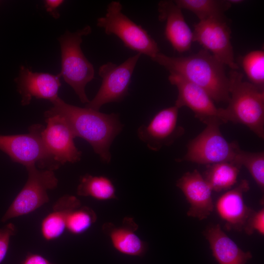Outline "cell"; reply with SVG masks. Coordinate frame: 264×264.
I'll use <instances>...</instances> for the list:
<instances>
[{
	"mask_svg": "<svg viewBox=\"0 0 264 264\" xmlns=\"http://www.w3.org/2000/svg\"><path fill=\"white\" fill-rule=\"evenodd\" d=\"M235 164L245 167L259 186L264 189V152H250L240 150L235 158Z\"/></svg>",
	"mask_w": 264,
	"mask_h": 264,
	"instance_id": "obj_25",
	"label": "cell"
},
{
	"mask_svg": "<svg viewBox=\"0 0 264 264\" xmlns=\"http://www.w3.org/2000/svg\"><path fill=\"white\" fill-rule=\"evenodd\" d=\"M77 194L80 196L90 197L101 201L116 198L114 185L109 178L90 174L81 177Z\"/></svg>",
	"mask_w": 264,
	"mask_h": 264,
	"instance_id": "obj_22",
	"label": "cell"
},
{
	"mask_svg": "<svg viewBox=\"0 0 264 264\" xmlns=\"http://www.w3.org/2000/svg\"><path fill=\"white\" fill-rule=\"evenodd\" d=\"M220 125L218 123L206 125L203 131L189 142L185 154L176 161L207 165L223 162L235 163L241 148L237 142H228L223 137Z\"/></svg>",
	"mask_w": 264,
	"mask_h": 264,
	"instance_id": "obj_6",
	"label": "cell"
},
{
	"mask_svg": "<svg viewBox=\"0 0 264 264\" xmlns=\"http://www.w3.org/2000/svg\"><path fill=\"white\" fill-rule=\"evenodd\" d=\"M194 27L193 42H198L232 70L239 68L234 60L231 29L224 15L199 21Z\"/></svg>",
	"mask_w": 264,
	"mask_h": 264,
	"instance_id": "obj_10",
	"label": "cell"
},
{
	"mask_svg": "<svg viewBox=\"0 0 264 264\" xmlns=\"http://www.w3.org/2000/svg\"><path fill=\"white\" fill-rule=\"evenodd\" d=\"M26 169L27 181L2 218V222L28 215L47 203V191L57 186L58 180L53 171L40 170L35 165Z\"/></svg>",
	"mask_w": 264,
	"mask_h": 264,
	"instance_id": "obj_8",
	"label": "cell"
},
{
	"mask_svg": "<svg viewBox=\"0 0 264 264\" xmlns=\"http://www.w3.org/2000/svg\"><path fill=\"white\" fill-rule=\"evenodd\" d=\"M21 264H54L41 255L29 253L22 262Z\"/></svg>",
	"mask_w": 264,
	"mask_h": 264,
	"instance_id": "obj_29",
	"label": "cell"
},
{
	"mask_svg": "<svg viewBox=\"0 0 264 264\" xmlns=\"http://www.w3.org/2000/svg\"><path fill=\"white\" fill-rule=\"evenodd\" d=\"M168 80L177 88L175 106L178 109L187 107L206 125L226 123L223 108H217L210 96L201 88L176 74L170 73Z\"/></svg>",
	"mask_w": 264,
	"mask_h": 264,
	"instance_id": "obj_11",
	"label": "cell"
},
{
	"mask_svg": "<svg viewBox=\"0 0 264 264\" xmlns=\"http://www.w3.org/2000/svg\"><path fill=\"white\" fill-rule=\"evenodd\" d=\"M181 10L174 0H161L158 3V19L165 22V38L174 49L179 53L189 50L193 42V31Z\"/></svg>",
	"mask_w": 264,
	"mask_h": 264,
	"instance_id": "obj_16",
	"label": "cell"
},
{
	"mask_svg": "<svg viewBox=\"0 0 264 264\" xmlns=\"http://www.w3.org/2000/svg\"><path fill=\"white\" fill-rule=\"evenodd\" d=\"M178 110L174 106L159 111L147 125L137 130L139 139L153 151H158L172 145L184 133V129L177 125Z\"/></svg>",
	"mask_w": 264,
	"mask_h": 264,
	"instance_id": "obj_13",
	"label": "cell"
},
{
	"mask_svg": "<svg viewBox=\"0 0 264 264\" xmlns=\"http://www.w3.org/2000/svg\"><path fill=\"white\" fill-rule=\"evenodd\" d=\"M228 1L231 3V4H239L240 3H242L243 1L242 0H228Z\"/></svg>",
	"mask_w": 264,
	"mask_h": 264,
	"instance_id": "obj_31",
	"label": "cell"
},
{
	"mask_svg": "<svg viewBox=\"0 0 264 264\" xmlns=\"http://www.w3.org/2000/svg\"><path fill=\"white\" fill-rule=\"evenodd\" d=\"M51 103L53 107L44 112L45 117L55 114L62 116L75 137L87 141L101 160L109 163L111 159V145L124 127L119 115L71 105L59 97Z\"/></svg>",
	"mask_w": 264,
	"mask_h": 264,
	"instance_id": "obj_1",
	"label": "cell"
},
{
	"mask_svg": "<svg viewBox=\"0 0 264 264\" xmlns=\"http://www.w3.org/2000/svg\"><path fill=\"white\" fill-rule=\"evenodd\" d=\"M207 166L204 178L212 191L228 190L237 182L241 167L235 163L223 162Z\"/></svg>",
	"mask_w": 264,
	"mask_h": 264,
	"instance_id": "obj_21",
	"label": "cell"
},
{
	"mask_svg": "<svg viewBox=\"0 0 264 264\" xmlns=\"http://www.w3.org/2000/svg\"><path fill=\"white\" fill-rule=\"evenodd\" d=\"M176 186L182 192L190 204L188 216L202 220L206 219L213 212L214 205L212 190L197 170L183 175L176 181Z\"/></svg>",
	"mask_w": 264,
	"mask_h": 264,
	"instance_id": "obj_14",
	"label": "cell"
},
{
	"mask_svg": "<svg viewBox=\"0 0 264 264\" xmlns=\"http://www.w3.org/2000/svg\"><path fill=\"white\" fill-rule=\"evenodd\" d=\"M230 98L223 108L226 122L240 123L248 127L259 137L264 139V90L242 80V73H229Z\"/></svg>",
	"mask_w": 264,
	"mask_h": 264,
	"instance_id": "obj_3",
	"label": "cell"
},
{
	"mask_svg": "<svg viewBox=\"0 0 264 264\" xmlns=\"http://www.w3.org/2000/svg\"><path fill=\"white\" fill-rule=\"evenodd\" d=\"M204 234L219 264H245L252 258L251 253L242 250L219 224L208 227Z\"/></svg>",
	"mask_w": 264,
	"mask_h": 264,
	"instance_id": "obj_19",
	"label": "cell"
},
{
	"mask_svg": "<svg viewBox=\"0 0 264 264\" xmlns=\"http://www.w3.org/2000/svg\"><path fill=\"white\" fill-rule=\"evenodd\" d=\"M46 126L41 132L43 144L59 167L81 159L82 153L75 145V138L66 120L55 114L46 117Z\"/></svg>",
	"mask_w": 264,
	"mask_h": 264,
	"instance_id": "obj_12",
	"label": "cell"
},
{
	"mask_svg": "<svg viewBox=\"0 0 264 264\" xmlns=\"http://www.w3.org/2000/svg\"><path fill=\"white\" fill-rule=\"evenodd\" d=\"M60 74L33 72L24 66H21L18 76L15 78L17 89L21 96V104H30L33 97L44 99L52 102L59 96L58 92L61 84Z\"/></svg>",
	"mask_w": 264,
	"mask_h": 264,
	"instance_id": "obj_15",
	"label": "cell"
},
{
	"mask_svg": "<svg viewBox=\"0 0 264 264\" xmlns=\"http://www.w3.org/2000/svg\"><path fill=\"white\" fill-rule=\"evenodd\" d=\"M175 3L181 9L193 12L199 21L221 16L231 6L228 0H176Z\"/></svg>",
	"mask_w": 264,
	"mask_h": 264,
	"instance_id": "obj_23",
	"label": "cell"
},
{
	"mask_svg": "<svg viewBox=\"0 0 264 264\" xmlns=\"http://www.w3.org/2000/svg\"><path fill=\"white\" fill-rule=\"evenodd\" d=\"M80 206V201L74 196L66 195L59 198L54 203L52 211L42 220L41 233L44 239L52 241L61 237L66 230L68 214Z\"/></svg>",
	"mask_w": 264,
	"mask_h": 264,
	"instance_id": "obj_20",
	"label": "cell"
},
{
	"mask_svg": "<svg viewBox=\"0 0 264 264\" xmlns=\"http://www.w3.org/2000/svg\"><path fill=\"white\" fill-rule=\"evenodd\" d=\"M241 64L250 83L264 90V51H251L241 59Z\"/></svg>",
	"mask_w": 264,
	"mask_h": 264,
	"instance_id": "obj_24",
	"label": "cell"
},
{
	"mask_svg": "<svg viewBox=\"0 0 264 264\" xmlns=\"http://www.w3.org/2000/svg\"><path fill=\"white\" fill-rule=\"evenodd\" d=\"M122 5L112 1L107 6L105 16L99 18L97 25L108 35H114L127 47L151 59L160 52L155 41L147 31L126 16L122 11Z\"/></svg>",
	"mask_w": 264,
	"mask_h": 264,
	"instance_id": "obj_5",
	"label": "cell"
},
{
	"mask_svg": "<svg viewBox=\"0 0 264 264\" xmlns=\"http://www.w3.org/2000/svg\"><path fill=\"white\" fill-rule=\"evenodd\" d=\"M96 220V214L91 208L80 206L68 214L66 229L72 234L81 235L88 231Z\"/></svg>",
	"mask_w": 264,
	"mask_h": 264,
	"instance_id": "obj_26",
	"label": "cell"
},
{
	"mask_svg": "<svg viewBox=\"0 0 264 264\" xmlns=\"http://www.w3.org/2000/svg\"><path fill=\"white\" fill-rule=\"evenodd\" d=\"M243 230L248 235L257 231L262 235H264V209L253 211L248 218Z\"/></svg>",
	"mask_w": 264,
	"mask_h": 264,
	"instance_id": "obj_27",
	"label": "cell"
},
{
	"mask_svg": "<svg viewBox=\"0 0 264 264\" xmlns=\"http://www.w3.org/2000/svg\"><path fill=\"white\" fill-rule=\"evenodd\" d=\"M91 32L90 26L87 25L74 32L68 30L58 38L61 51L62 70L59 74L73 89L83 103L89 101L85 88L93 80L94 69L84 55L81 48L83 36Z\"/></svg>",
	"mask_w": 264,
	"mask_h": 264,
	"instance_id": "obj_4",
	"label": "cell"
},
{
	"mask_svg": "<svg viewBox=\"0 0 264 264\" xmlns=\"http://www.w3.org/2000/svg\"><path fill=\"white\" fill-rule=\"evenodd\" d=\"M249 188L248 181L242 180L235 188L224 193L217 200L216 210L228 229L238 231L243 230L254 211L246 206L243 199L244 194Z\"/></svg>",
	"mask_w": 264,
	"mask_h": 264,
	"instance_id": "obj_17",
	"label": "cell"
},
{
	"mask_svg": "<svg viewBox=\"0 0 264 264\" xmlns=\"http://www.w3.org/2000/svg\"><path fill=\"white\" fill-rule=\"evenodd\" d=\"M167 69L200 87L216 102H228L229 80L224 65L202 49L187 56L173 57L159 52L151 59Z\"/></svg>",
	"mask_w": 264,
	"mask_h": 264,
	"instance_id": "obj_2",
	"label": "cell"
},
{
	"mask_svg": "<svg viewBox=\"0 0 264 264\" xmlns=\"http://www.w3.org/2000/svg\"><path fill=\"white\" fill-rule=\"evenodd\" d=\"M141 55L136 53L119 65L109 62L102 65L98 71L102 84L86 107L99 110L105 104L123 100L128 94L133 71Z\"/></svg>",
	"mask_w": 264,
	"mask_h": 264,
	"instance_id": "obj_9",
	"label": "cell"
},
{
	"mask_svg": "<svg viewBox=\"0 0 264 264\" xmlns=\"http://www.w3.org/2000/svg\"><path fill=\"white\" fill-rule=\"evenodd\" d=\"M63 2L64 0H46L44 1V7L46 11L55 19L60 17L57 8Z\"/></svg>",
	"mask_w": 264,
	"mask_h": 264,
	"instance_id": "obj_30",
	"label": "cell"
},
{
	"mask_svg": "<svg viewBox=\"0 0 264 264\" xmlns=\"http://www.w3.org/2000/svg\"><path fill=\"white\" fill-rule=\"evenodd\" d=\"M138 228L134 219L129 217L124 218L120 225L107 222L102 227L117 251L127 255L141 256L146 251L147 245L136 233Z\"/></svg>",
	"mask_w": 264,
	"mask_h": 264,
	"instance_id": "obj_18",
	"label": "cell"
},
{
	"mask_svg": "<svg viewBox=\"0 0 264 264\" xmlns=\"http://www.w3.org/2000/svg\"><path fill=\"white\" fill-rule=\"evenodd\" d=\"M16 233L14 224L9 223L0 229V264L7 253L11 237Z\"/></svg>",
	"mask_w": 264,
	"mask_h": 264,
	"instance_id": "obj_28",
	"label": "cell"
},
{
	"mask_svg": "<svg viewBox=\"0 0 264 264\" xmlns=\"http://www.w3.org/2000/svg\"><path fill=\"white\" fill-rule=\"evenodd\" d=\"M44 128L41 124H34L26 134L0 135V150L13 161L25 168L35 165L42 169H57L59 167L46 151L42 139Z\"/></svg>",
	"mask_w": 264,
	"mask_h": 264,
	"instance_id": "obj_7",
	"label": "cell"
}]
</instances>
